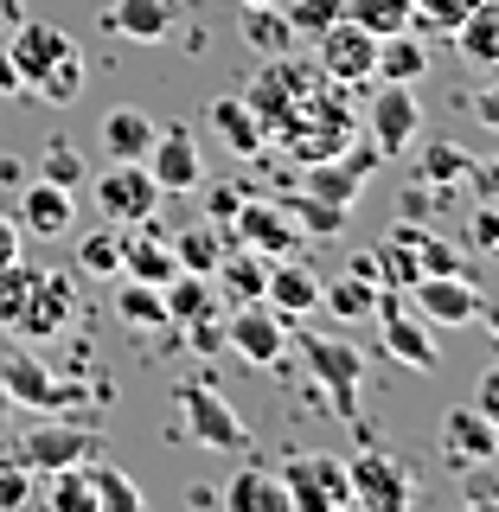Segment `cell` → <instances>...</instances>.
<instances>
[{
  "label": "cell",
  "mask_w": 499,
  "mask_h": 512,
  "mask_svg": "<svg viewBox=\"0 0 499 512\" xmlns=\"http://www.w3.org/2000/svg\"><path fill=\"white\" fill-rule=\"evenodd\" d=\"M224 346L250 365H276L282 346H288V320L269 301H237V314L224 320Z\"/></svg>",
  "instance_id": "9c48e42d"
},
{
  "label": "cell",
  "mask_w": 499,
  "mask_h": 512,
  "mask_svg": "<svg viewBox=\"0 0 499 512\" xmlns=\"http://www.w3.org/2000/svg\"><path fill=\"white\" fill-rule=\"evenodd\" d=\"M416 128H423V103H416V84H384L372 96V148L391 160L404 154L416 141Z\"/></svg>",
  "instance_id": "e0dca14e"
},
{
  "label": "cell",
  "mask_w": 499,
  "mask_h": 512,
  "mask_svg": "<svg viewBox=\"0 0 499 512\" xmlns=\"http://www.w3.org/2000/svg\"><path fill=\"white\" fill-rule=\"evenodd\" d=\"M244 39L256 45L263 58H276L295 45V26H288V13H282V0H263V7H244Z\"/></svg>",
  "instance_id": "e575fe53"
},
{
  "label": "cell",
  "mask_w": 499,
  "mask_h": 512,
  "mask_svg": "<svg viewBox=\"0 0 499 512\" xmlns=\"http://www.w3.org/2000/svg\"><path fill=\"white\" fill-rule=\"evenodd\" d=\"M39 180H52V186H64V192H77L90 180V167H84V154L71 148V141H52V148L39 154Z\"/></svg>",
  "instance_id": "7bdbcfd3"
},
{
  "label": "cell",
  "mask_w": 499,
  "mask_h": 512,
  "mask_svg": "<svg viewBox=\"0 0 499 512\" xmlns=\"http://www.w3.org/2000/svg\"><path fill=\"white\" fill-rule=\"evenodd\" d=\"M167 244H173V256H180V269H192V276H212L231 237H224L218 224H186L180 237H167Z\"/></svg>",
  "instance_id": "836d02e7"
},
{
  "label": "cell",
  "mask_w": 499,
  "mask_h": 512,
  "mask_svg": "<svg viewBox=\"0 0 499 512\" xmlns=\"http://www.w3.org/2000/svg\"><path fill=\"white\" fill-rule=\"evenodd\" d=\"M77 90H84V58H77V52L64 58L58 71H45L39 84H32V96H39V103H58V109H64V103H77Z\"/></svg>",
  "instance_id": "ee69618b"
},
{
  "label": "cell",
  "mask_w": 499,
  "mask_h": 512,
  "mask_svg": "<svg viewBox=\"0 0 499 512\" xmlns=\"http://www.w3.org/2000/svg\"><path fill=\"white\" fill-rule=\"evenodd\" d=\"M7 416H13V397H7V391H0V429H7Z\"/></svg>",
  "instance_id": "91938a15"
},
{
  "label": "cell",
  "mask_w": 499,
  "mask_h": 512,
  "mask_svg": "<svg viewBox=\"0 0 499 512\" xmlns=\"http://www.w3.org/2000/svg\"><path fill=\"white\" fill-rule=\"evenodd\" d=\"M372 320H378L384 352H391L397 365H410V372H436V365H442V359H436V333H429V320L410 308L404 288H378Z\"/></svg>",
  "instance_id": "277c9868"
},
{
  "label": "cell",
  "mask_w": 499,
  "mask_h": 512,
  "mask_svg": "<svg viewBox=\"0 0 499 512\" xmlns=\"http://www.w3.org/2000/svg\"><path fill=\"white\" fill-rule=\"evenodd\" d=\"M0 391L13 397V410H71L77 404V384H58L52 372H45V359H32V352H7L0 359Z\"/></svg>",
  "instance_id": "8fae6325"
},
{
  "label": "cell",
  "mask_w": 499,
  "mask_h": 512,
  "mask_svg": "<svg viewBox=\"0 0 499 512\" xmlns=\"http://www.w3.org/2000/svg\"><path fill=\"white\" fill-rule=\"evenodd\" d=\"M20 461L32 474H52V468H71V461H96V436L77 423H32L20 436Z\"/></svg>",
  "instance_id": "9a60e30c"
},
{
  "label": "cell",
  "mask_w": 499,
  "mask_h": 512,
  "mask_svg": "<svg viewBox=\"0 0 499 512\" xmlns=\"http://www.w3.org/2000/svg\"><path fill=\"white\" fill-rule=\"evenodd\" d=\"M244 103L256 109V122H263V128L295 135V128H301V103H314V96H308V71H301L288 52H276V58L263 64V77L244 90Z\"/></svg>",
  "instance_id": "5b68a950"
},
{
  "label": "cell",
  "mask_w": 499,
  "mask_h": 512,
  "mask_svg": "<svg viewBox=\"0 0 499 512\" xmlns=\"http://www.w3.org/2000/svg\"><path fill=\"white\" fill-rule=\"evenodd\" d=\"M231 512H288V493H282V480L269 474V468H256V461H244L231 480H224V493H218Z\"/></svg>",
  "instance_id": "d4e9b609"
},
{
  "label": "cell",
  "mask_w": 499,
  "mask_h": 512,
  "mask_svg": "<svg viewBox=\"0 0 499 512\" xmlns=\"http://www.w3.org/2000/svg\"><path fill=\"white\" fill-rule=\"evenodd\" d=\"M77 192H64V186H52V180H32L26 192H20V218L13 224H26L32 237H64L77 224Z\"/></svg>",
  "instance_id": "cb8c5ba5"
},
{
  "label": "cell",
  "mask_w": 499,
  "mask_h": 512,
  "mask_svg": "<svg viewBox=\"0 0 499 512\" xmlns=\"http://www.w3.org/2000/svg\"><path fill=\"white\" fill-rule=\"evenodd\" d=\"M320 45V77H333V84H372V58H378V39L365 32L359 20H333L314 32Z\"/></svg>",
  "instance_id": "ba28073f"
},
{
  "label": "cell",
  "mask_w": 499,
  "mask_h": 512,
  "mask_svg": "<svg viewBox=\"0 0 499 512\" xmlns=\"http://www.w3.org/2000/svg\"><path fill=\"white\" fill-rule=\"evenodd\" d=\"M468 180L480 186V199H499V160H487V167H474Z\"/></svg>",
  "instance_id": "11a10c76"
},
{
  "label": "cell",
  "mask_w": 499,
  "mask_h": 512,
  "mask_svg": "<svg viewBox=\"0 0 499 512\" xmlns=\"http://www.w3.org/2000/svg\"><path fill=\"white\" fill-rule=\"evenodd\" d=\"M282 493L288 512H340L352 506V480L340 455H282Z\"/></svg>",
  "instance_id": "3957f363"
},
{
  "label": "cell",
  "mask_w": 499,
  "mask_h": 512,
  "mask_svg": "<svg viewBox=\"0 0 499 512\" xmlns=\"http://www.w3.org/2000/svg\"><path fill=\"white\" fill-rule=\"evenodd\" d=\"M122 276H135V282H160V288H167L173 276H180V256H173L167 237H135V244H122Z\"/></svg>",
  "instance_id": "1f68e13d"
},
{
  "label": "cell",
  "mask_w": 499,
  "mask_h": 512,
  "mask_svg": "<svg viewBox=\"0 0 499 512\" xmlns=\"http://www.w3.org/2000/svg\"><path fill=\"white\" fill-rule=\"evenodd\" d=\"M71 314H77V276H64V269H39L20 333H26V340H58V333L71 327Z\"/></svg>",
  "instance_id": "ac0fdd59"
},
{
  "label": "cell",
  "mask_w": 499,
  "mask_h": 512,
  "mask_svg": "<svg viewBox=\"0 0 499 512\" xmlns=\"http://www.w3.org/2000/svg\"><path fill=\"white\" fill-rule=\"evenodd\" d=\"M141 167L154 173L160 192H199L205 186V160H199L192 128H154V148L141 154Z\"/></svg>",
  "instance_id": "7c38bea8"
},
{
  "label": "cell",
  "mask_w": 499,
  "mask_h": 512,
  "mask_svg": "<svg viewBox=\"0 0 499 512\" xmlns=\"http://www.w3.org/2000/svg\"><path fill=\"white\" fill-rule=\"evenodd\" d=\"M237 199H244V192H237V186H218V192H212V218L224 224V218L237 212Z\"/></svg>",
  "instance_id": "9f6ffc18"
},
{
  "label": "cell",
  "mask_w": 499,
  "mask_h": 512,
  "mask_svg": "<svg viewBox=\"0 0 499 512\" xmlns=\"http://www.w3.org/2000/svg\"><path fill=\"white\" fill-rule=\"evenodd\" d=\"M372 301H378V282H365V276H346V282L320 288V308H333L340 320H365V314H372Z\"/></svg>",
  "instance_id": "60d3db41"
},
{
  "label": "cell",
  "mask_w": 499,
  "mask_h": 512,
  "mask_svg": "<svg viewBox=\"0 0 499 512\" xmlns=\"http://www.w3.org/2000/svg\"><path fill=\"white\" fill-rule=\"evenodd\" d=\"M122 244H128V237L116 231V224L90 231L84 244H77V269H84V276H122Z\"/></svg>",
  "instance_id": "74e56055"
},
{
  "label": "cell",
  "mask_w": 499,
  "mask_h": 512,
  "mask_svg": "<svg viewBox=\"0 0 499 512\" xmlns=\"http://www.w3.org/2000/svg\"><path fill=\"white\" fill-rule=\"evenodd\" d=\"M372 263H378V282H384V288H410L416 276H423V269H416V256H410L404 244H397V237L372 250Z\"/></svg>",
  "instance_id": "bcb514c9"
},
{
  "label": "cell",
  "mask_w": 499,
  "mask_h": 512,
  "mask_svg": "<svg viewBox=\"0 0 499 512\" xmlns=\"http://www.w3.org/2000/svg\"><path fill=\"white\" fill-rule=\"evenodd\" d=\"M282 13H288V26H295V39H301V32L314 39L320 26H333L346 13V0H282Z\"/></svg>",
  "instance_id": "f6af8a7d"
},
{
  "label": "cell",
  "mask_w": 499,
  "mask_h": 512,
  "mask_svg": "<svg viewBox=\"0 0 499 512\" xmlns=\"http://www.w3.org/2000/svg\"><path fill=\"white\" fill-rule=\"evenodd\" d=\"M346 20H359L372 39H384V32H404L416 20L410 0H346Z\"/></svg>",
  "instance_id": "f35d334b"
},
{
  "label": "cell",
  "mask_w": 499,
  "mask_h": 512,
  "mask_svg": "<svg viewBox=\"0 0 499 512\" xmlns=\"http://www.w3.org/2000/svg\"><path fill=\"white\" fill-rule=\"evenodd\" d=\"M0 96H26V84H20V64H13L7 39H0Z\"/></svg>",
  "instance_id": "816d5d0a"
},
{
  "label": "cell",
  "mask_w": 499,
  "mask_h": 512,
  "mask_svg": "<svg viewBox=\"0 0 499 512\" xmlns=\"http://www.w3.org/2000/svg\"><path fill=\"white\" fill-rule=\"evenodd\" d=\"M212 282H218V301H224V308H237V301H263L269 256L231 237V244H224V256H218V269H212Z\"/></svg>",
  "instance_id": "44dd1931"
},
{
  "label": "cell",
  "mask_w": 499,
  "mask_h": 512,
  "mask_svg": "<svg viewBox=\"0 0 499 512\" xmlns=\"http://www.w3.org/2000/svg\"><path fill=\"white\" fill-rule=\"evenodd\" d=\"M96 212H103L109 224H148L160 212L154 173L141 167V160H109V167L96 173Z\"/></svg>",
  "instance_id": "8992f818"
},
{
  "label": "cell",
  "mask_w": 499,
  "mask_h": 512,
  "mask_svg": "<svg viewBox=\"0 0 499 512\" xmlns=\"http://www.w3.org/2000/svg\"><path fill=\"white\" fill-rule=\"evenodd\" d=\"M160 295H167V320H173V327H199V320H212L224 308V301H218V282L212 276H192V269H180V276L160 288Z\"/></svg>",
  "instance_id": "484cf974"
},
{
  "label": "cell",
  "mask_w": 499,
  "mask_h": 512,
  "mask_svg": "<svg viewBox=\"0 0 499 512\" xmlns=\"http://www.w3.org/2000/svg\"><path fill=\"white\" fill-rule=\"evenodd\" d=\"M442 461H448L455 474H480V468H493V461H499V429H493L474 404L448 410V416H442Z\"/></svg>",
  "instance_id": "30bf717a"
},
{
  "label": "cell",
  "mask_w": 499,
  "mask_h": 512,
  "mask_svg": "<svg viewBox=\"0 0 499 512\" xmlns=\"http://www.w3.org/2000/svg\"><path fill=\"white\" fill-rule=\"evenodd\" d=\"M320 282L301 256H269V282H263V301L276 308L282 320H308V314H320Z\"/></svg>",
  "instance_id": "d6986e66"
},
{
  "label": "cell",
  "mask_w": 499,
  "mask_h": 512,
  "mask_svg": "<svg viewBox=\"0 0 499 512\" xmlns=\"http://www.w3.org/2000/svg\"><path fill=\"white\" fill-rule=\"evenodd\" d=\"M346 480H352V506H365V512H404L416 500V480L404 474V461H391L384 448L352 455L346 461Z\"/></svg>",
  "instance_id": "52a82bcc"
},
{
  "label": "cell",
  "mask_w": 499,
  "mask_h": 512,
  "mask_svg": "<svg viewBox=\"0 0 499 512\" xmlns=\"http://www.w3.org/2000/svg\"><path fill=\"white\" fill-rule=\"evenodd\" d=\"M474 116H480V128H499V84H487L474 96Z\"/></svg>",
  "instance_id": "f5cc1de1"
},
{
  "label": "cell",
  "mask_w": 499,
  "mask_h": 512,
  "mask_svg": "<svg viewBox=\"0 0 499 512\" xmlns=\"http://www.w3.org/2000/svg\"><path fill=\"white\" fill-rule=\"evenodd\" d=\"M474 173V160H468V148H455V141H436V148L423 154V186H455V180H468Z\"/></svg>",
  "instance_id": "b9f144b4"
},
{
  "label": "cell",
  "mask_w": 499,
  "mask_h": 512,
  "mask_svg": "<svg viewBox=\"0 0 499 512\" xmlns=\"http://www.w3.org/2000/svg\"><path fill=\"white\" fill-rule=\"evenodd\" d=\"M295 352L308 359V372L327 384L333 397V416H346V423H359V384H365V352L346 346V340H327V333L301 327L295 333Z\"/></svg>",
  "instance_id": "6da1fadb"
},
{
  "label": "cell",
  "mask_w": 499,
  "mask_h": 512,
  "mask_svg": "<svg viewBox=\"0 0 499 512\" xmlns=\"http://www.w3.org/2000/svg\"><path fill=\"white\" fill-rule=\"evenodd\" d=\"M13 256H20V224L0 212V263H13Z\"/></svg>",
  "instance_id": "db71d44e"
},
{
  "label": "cell",
  "mask_w": 499,
  "mask_h": 512,
  "mask_svg": "<svg viewBox=\"0 0 499 512\" xmlns=\"http://www.w3.org/2000/svg\"><path fill=\"white\" fill-rule=\"evenodd\" d=\"M474 250H487L499 263V199H480L474 205Z\"/></svg>",
  "instance_id": "681fc988"
},
{
  "label": "cell",
  "mask_w": 499,
  "mask_h": 512,
  "mask_svg": "<svg viewBox=\"0 0 499 512\" xmlns=\"http://www.w3.org/2000/svg\"><path fill=\"white\" fill-rule=\"evenodd\" d=\"M231 237H237V244H250V250H263V256H295V244H301V231L288 224L282 199H237Z\"/></svg>",
  "instance_id": "2e32d148"
},
{
  "label": "cell",
  "mask_w": 499,
  "mask_h": 512,
  "mask_svg": "<svg viewBox=\"0 0 499 512\" xmlns=\"http://www.w3.org/2000/svg\"><path fill=\"white\" fill-rule=\"evenodd\" d=\"M448 39H455V52L468 64H499V0H480Z\"/></svg>",
  "instance_id": "f1b7e54d"
},
{
  "label": "cell",
  "mask_w": 499,
  "mask_h": 512,
  "mask_svg": "<svg viewBox=\"0 0 499 512\" xmlns=\"http://www.w3.org/2000/svg\"><path fill=\"white\" fill-rule=\"evenodd\" d=\"M391 237L416 256V269H423V276H468V269H461V250H455V244H442V237H429L416 218H404Z\"/></svg>",
  "instance_id": "4dcf8cb0"
},
{
  "label": "cell",
  "mask_w": 499,
  "mask_h": 512,
  "mask_svg": "<svg viewBox=\"0 0 499 512\" xmlns=\"http://www.w3.org/2000/svg\"><path fill=\"white\" fill-rule=\"evenodd\" d=\"M378 160H384V154L372 148V141H365V148H346V154H327V160H308V192L352 212V199H359V186L372 180Z\"/></svg>",
  "instance_id": "5bb4252c"
},
{
  "label": "cell",
  "mask_w": 499,
  "mask_h": 512,
  "mask_svg": "<svg viewBox=\"0 0 499 512\" xmlns=\"http://www.w3.org/2000/svg\"><path fill=\"white\" fill-rule=\"evenodd\" d=\"M20 20H26V7H20V0H0V39H7V32L20 26Z\"/></svg>",
  "instance_id": "6f0895ef"
},
{
  "label": "cell",
  "mask_w": 499,
  "mask_h": 512,
  "mask_svg": "<svg viewBox=\"0 0 499 512\" xmlns=\"http://www.w3.org/2000/svg\"><path fill=\"white\" fill-rule=\"evenodd\" d=\"M237 7H263V0H237Z\"/></svg>",
  "instance_id": "94428289"
},
{
  "label": "cell",
  "mask_w": 499,
  "mask_h": 512,
  "mask_svg": "<svg viewBox=\"0 0 499 512\" xmlns=\"http://www.w3.org/2000/svg\"><path fill=\"white\" fill-rule=\"evenodd\" d=\"M282 212L301 237H340L346 231V205H327V199H314V192H288Z\"/></svg>",
  "instance_id": "d6a6232c"
},
{
  "label": "cell",
  "mask_w": 499,
  "mask_h": 512,
  "mask_svg": "<svg viewBox=\"0 0 499 512\" xmlns=\"http://www.w3.org/2000/svg\"><path fill=\"white\" fill-rule=\"evenodd\" d=\"M474 410L499 429V365H487V372H480V384H474Z\"/></svg>",
  "instance_id": "f907efd6"
},
{
  "label": "cell",
  "mask_w": 499,
  "mask_h": 512,
  "mask_svg": "<svg viewBox=\"0 0 499 512\" xmlns=\"http://www.w3.org/2000/svg\"><path fill=\"white\" fill-rule=\"evenodd\" d=\"M173 404H180V423H186V436L199 442V448H218V455H244V448H250L244 416H237V410H231V397L212 391V384L186 378Z\"/></svg>",
  "instance_id": "7a4b0ae2"
},
{
  "label": "cell",
  "mask_w": 499,
  "mask_h": 512,
  "mask_svg": "<svg viewBox=\"0 0 499 512\" xmlns=\"http://www.w3.org/2000/svg\"><path fill=\"white\" fill-rule=\"evenodd\" d=\"M116 320H122V327H141V333L173 327V320H167V295H160V282H135V276H122V282H116Z\"/></svg>",
  "instance_id": "83f0119b"
},
{
  "label": "cell",
  "mask_w": 499,
  "mask_h": 512,
  "mask_svg": "<svg viewBox=\"0 0 499 512\" xmlns=\"http://www.w3.org/2000/svg\"><path fill=\"white\" fill-rule=\"evenodd\" d=\"M429 71V52L423 39L404 26V32H384L378 39V58H372V77H384V84H416V77Z\"/></svg>",
  "instance_id": "4316f807"
},
{
  "label": "cell",
  "mask_w": 499,
  "mask_h": 512,
  "mask_svg": "<svg viewBox=\"0 0 499 512\" xmlns=\"http://www.w3.org/2000/svg\"><path fill=\"white\" fill-rule=\"evenodd\" d=\"M410 7H416V20H429L436 32H455V26L480 7V0H410Z\"/></svg>",
  "instance_id": "7dc6e473"
},
{
  "label": "cell",
  "mask_w": 499,
  "mask_h": 512,
  "mask_svg": "<svg viewBox=\"0 0 499 512\" xmlns=\"http://www.w3.org/2000/svg\"><path fill=\"white\" fill-rule=\"evenodd\" d=\"M173 13H180V0H109L103 26L116 32V39H135V45H160L173 32Z\"/></svg>",
  "instance_id": "603a6c76"
},
{
  "label": "cell",
  "mask_w": 499,
  "mask_h": 512,
  "mask_svg": "<svg viewBox=\"0 0 499 512\" xmlns=\"http://www.w3.org/2000/svg\"><path fill=\"white\" fill-rule=\"evenodd\" d=\"M32 282H39V269H26L20 256H13V263H0V333H20L26 301H32Z\"/></svg>",
  "instance_id": "d590c367"
},
{
  "label": "cell",
  "mask_w": 499,
  "mask_h": 512,
  "mask_svg": "<svg viewBox=\"0 0 499 512\" xmlns=\"http://www.w3.org/2000/svg\"><path fill=\"white\" fill-rule=\"evenodd\" d=\"M90 500L96 512H141V487L109 461H90Z\"/></svg>",
  "instance_id": "8d00e7d4"
},
{
  "label": "cell",
  "mask_w": 499,
  "mask_h": 512,
  "mask_svg": "<svg viewBox=\"0 0 499 512\" xmlns=\"http://www.w3.org/2000/svg\"><path fill=\"white\" fill-rule=\"evenodd\" d=\"M32 500V468L20 455L13 461H0V512H13V506H26Z\"/></svg>",
  "instance_id": "c3c4849f"
},
{
  "label": "cell",
  "mask_w": 499,
  "mask_h": 512,
  "mask_svg": "<svg viewBox=\"0 0 499 512\" xmlns=\"http://www.w3.org/2000/svg\"><path fill=\"white\" fill-rule=\"evenodd\" d=\"M205 122H212V135L237 160H256V154H263V141H269V128L256 122V109L244 103V96H212V103H205Z\"/></svg>",
  "instance_id": "7402d4cb"
},
{
  "label": "cell",
  "mask_w": 499,
  "mask_h": 512,
  "mask_svg": "<svg viewBox=\"0 0 499 512\" xmlns=\"http://www.w3.org/2000/svg\"><path fill=\"white\" fill-rule=\"evenodd\" d=\"M7 52H13V64H20V84L32 90L45 71H58V64L77 52V45L64 39L58 26H45V20H20V26L7 32Z\"/></svg>",
  "instance_id": "ffe728a7"
},
{
  "label": "cell",
  "mask_w": 499,
  "mask_h": 512,
  "mask_svg": "<svg viewBox=\"0 0 499 512\" xmlns=\"http://www.w3.org/2000/svg\"><path fill=\"white\" fill-rule=\"evenodd\" d=\"M404 295H410V308L423 314L429 327H468V320L480 314V301H487L468 276H416Z\"/></svg>",
  "instance_id": "4fadbf2b"
},
{
  "label": "cell",
  "mask_w": 499,
  "mask_h": 512,
  "mask_svg": "<svg viewBox=\"0 0 499 512\" xmlns=\"http://www.w3.org/2000/svg\"><path fill=\"white\" fill-rule=\"evenodd\" d=\"M154 148V122L148 116H141V109H109V116H103V154L109 160H141V154H148Z\"/></svg>",
  "instance_id": "f546056e"
},
{
  "label": "cell",
  "mask_w": 499,
  "mask_h": 512,
  "mask_svg": "<svg viewBox=\"0 0 499 512\" xmlns=\"http://www.w3.org/2000/svg\"><path fill=\"white\" fill-rule=\"evenodd\" d=\"M45 500H52L58 512H96V500H90V461L52 468V487H45Z\"/></svg>",
  "instance_id": "ab89813d"
},
{
  "label": "cell",
  "mask_w": 499,
  "mask_h": 512,
  "mask_svg": "<svg viewBox=\"0 0 499 512\" xmlns=\"http://www.w3.org/2000/svg\"><path fill=\"white\" fill-rule=\"evenodd\" d=\"M474 320H487V333L499 340V301H480V314H474Z\"/></svg>",
  "instance_id": "680465c9"
}]
</instances>
